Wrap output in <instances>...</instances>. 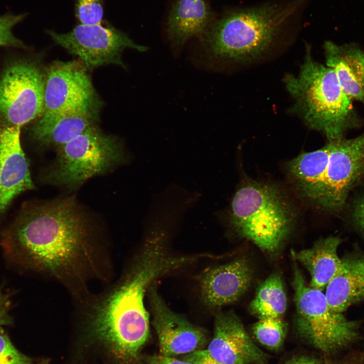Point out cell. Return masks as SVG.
<instances>
[{
	"label": "cell",
	"instance_id": "cell-8",
	"mask_svg": "<svg viewBox=\"0 0 364 364\" xmlns=\"http://www.w3.org/2000/svg\"><path fill=\"white\" fill-rule=\"evenodd\" d=\"M296 263L292 282L300 333L315 348L334 351L357 336V326L342 313L332 310L322 291L307 286Z\"/></svg>",
	"mask_w": 364,
	"mask_h": 364
},
{
	"label": "cell",
	"instance_id": "cell-21",
	"mask_svg": "<svg viewBox=\"0 0 364 364\" xmlns=\"http://www.w3.org/2000/svg\"><path fill=\"white\" fill-rule=\"evenodd\" d=\"M287 307V298L281 275L275 272L258 287L251 302V312L258 319L267 317H282Z\"/></svg>",
	"mask_w": 364,
	"mask_h": 364
},
{
	"label": "cell",
	"instance_id": "cell-25",
	"mask_svg": "<svg viewBox=\"0 0 364 364\" xmlns=\"http://www.w3.org/2000/svg\"><path fill=\"white\" fill-rule=\"evenodd\" d=\"M76 14L81 24H101L103 16L102 0H77Z\"/></svg>",
	"mask_w": 364,
	"mask_h": 364
},
{
	"label": "cell",
	"instance_id": "cell-20",
	"mask_svg": "<svg viewBox=\"0 0 364 364\" xmlns=\"http://www.w3.org/2000/svg\"><path fill=\"white\" fill-rule=\"evenodd\" d=\"M340 243L339 238L330 236L293 254L309 271L311 277L309 287L323 291L337 272L342 261L337 253Z\"/></svg>",
	"mask_w": 364,
	"mask_h": 364
},
{
	"label": "cell",
	"instance_id": "cell-6",
	"mask_svg": "<svg viewBox=\"0 0 364 364\" xmlns=\"http://www.w3.org/2000/svg\"><path fill=\"white\" fill-rule=\"evenodd\" d=\"M225 214L240 235L269 253L278 250L286 238L294 216L278 188L256 181L239 187Z\"/></svg>",
	"mask_w": 364,
	"mask_h": 364
},
{
	"label": "cell",
	"instance_id": "cell-15",
	"mask_svg": "<svg viewBox=\"0 0 364 364\" xmlns=\"http://www.w3.org/2000/svg\"><path fill=\"white\" fill-rule=\"evenodd\" d=\"M252 277L250 264L244 259L207 269L199 280L202 301L211 308L232 303L247 291Z\"/></svg>",
	"mask_w": 364,
	"mask_h": 364
},
{
	"label": "cell",
	"instance_id": "cell-3",
	"mask_svg": "<svg viewBox=\"0 0 364 364\" xmlns=\"http://www.w3.org/2000/svg\"><path fill=\"white\" fill-rule=\"evenodd\" d=\"M306 0L269 3L225 14L200 36L207 51L224 61L247 62L261 57Z\"/></svg>",
	"mask_w": 364,
	"mask_h": 364
},
{
	"label": "cell",
	"instance_id": "cell-17",
	"mask_svg": "<svg viewBox=\"0 0 364 364\" xmlns=\"http://www.w3.org/2000/svg\"><path fill=\"white\" fill-rule=\"evenodd\" d=\"M96 111L41 115L31 129L32 138L41 145L57 149L95 125Z\"/></svg>",
	"mask_w": 364,
	"mask_h": 364
},
{
	"label": "cell",
	"instance_id": "cell-1",
	"mask_svg": "<svg viewBox=\"0 0 364 364\" xmlns=\"http://www.w3.org/2000/svg\"><path fill=\"white\" fill-rule=\"evenodd\" d=\"M93 235L86 216L68 197L30 207L3 243L9 255L78 289L97 267Z\"/></svg>",
	"mask_w": 364,
	"mask_h": 364
},
{
	"label": "cell",
	"instance_id": "cell-27",
	"mask_svg": "<svg viewBox=\"0 0 364 364\" xmlns=\"http://www.w3.org/2000/svg\"><path fill=\"white\" fill-rule=\"evenodd\" d=\"M145 360L147 364H192L182 359H178L174 357L161 354L148 356Z\"/></svg>",
	"mask_w": 364,
	"mask_h": 364
},
{
	"label": "cell",
	"instance_id": "cell-12",
	"mask_svg": "<svg viewBox=\"0 0 364 364\" xmlns=\"http://www.w3.org/2000/svg\"><path fill=\"white\" fill-rule=\"evenodd\" d=\"M154 287L149 289L148 295L160 354L174 357L204 349L208 340L206 332L172 311Z\"/></svg>",
	"mask_w": 364,
	"mask_h": 364
},
{
	"label": "cell",
	"instance_id": "cell-9",
	"mask_svg": "<svg viewBox=\"0 0 364 364\" xmlns=\"http://www.w3.org/2000/svg\"><path fill=\"white\" fill-rule=\"evenodd\" d=\"M44 76L32 63L7 67L0 77V125L21 127L44 109Z\"/></svg>",
	"mask_w": 364,
	"mask_h": 364
},
{
	"label": "cell",
	"instance_id": "cell-28",
	"mask_svg": "<svg viewBox=\"0 0 364 364\" xmlns=\"http://www.w3.org/2000/svg\"><path fill=\"white\" fill-rule=\"evenodd\" d=\"M352 214L355 222L364 232V197L355 203Z\"/></svg>",
	"mask_w": 364,
	"mask_h": 364
},
{
	"label": "cell",
	"instance_id": "cell-11",
	"mask_svg": "<svg viewBox=\"0 0 364 364\" xmlns=\"http://www.w3.org/2000/svg\"><path fill=\"white\" fill-rule=\"evenodd\" d=\"M86 69L75 61L57 62L49 67L41 115L96 111L97 97Z\"/></svg>",
	"mask_w": 364,
	"mask_h": 364
},
{
	"label": "cell",
	"instance_id": "cell-13",
	"mask_svg": "<svg viewBox=\"0 0 364 364\" xmlns=\"http://www.w3.org/2000/svg\"><path fill=\"white\" fill-rule=\"evenodd\" d=\"M223 364H266L268 355L250 337L233 311L219 312L214 318V334L206 349Z\"/></svg>",
	"mask_w": 364,
	"mask_h": 364
},
{
	"label": "cell",
	"instance_id": "cell-7",
	"mask_svg": "<svg viewBox=\"0 0 364 364\" xmlns=\"http://www.w3.org/2000/svg\"><path fill=\"white\" fill-rule=\"evenodd\" d=\"M56 151L48 178L53 184L71 189L78 188L93 176L108 172L126 159L123 146L117 138L104 134L95 125Z\"/></svg>",
	"mask_w": 364,
	"mask_h": 364
},
{
	"label": "cell",
	"instance_id": "cell-18",
	"mask_svg": "<svg viewBox=\"0 0 364 364\" xmlns=\"http://www.w3.org/2000/svg\"><path fill=\"white\" fill-rule=\"evenodd\" d=\"M214 20L205 0H177L168 18L169 38L173 44L182 45L193 36H200Z\"/></svg>",
	"mask_w": 364,
	"mask_h": 364
},
{
	"label": "cell",
	"instance_id": "cell-29",
	"mask_svg": "<svg viewBox=\"0 0 364 364\" xmlns=\"http://www.w3.org/2000/svg\"><path fill=\"white\" fill-rule=\"evenodd\" d=\"M284 364H321L317 359L307 355L295 356L285 361Z\"/></svg>",
	"mask_w": 364,
	"mask_h": 364
},
{
	"label": "cell",
	"instance_id": "cell-10",
	"mask_svg": "<svg viewBox=\"0 0 364 364\" xmlns=\"http://www.w3.org/2000/svg\"><path fill=\"white\" fill-rule=\"evenodd\" d=\"M47 32L57 44L77 56L86 68L89 69L110 64L125 67L121 59L124 49L140 52L148 49L134 43L124 33L101 24H80L66 33H57L52 30Z\"/></svg>",
	"mask_w": 364,
	"mask_h": 364
},
{
	"label": "cell",
	"instance_id": "cell-30",
	"mask_svg": "<svg viewBox=\"0 0 364 364\" xmlns=\"http://www.w3.org/2000/svg\"><path fill=\"white\" fill-rule=\"evenodd\" d=\"M326 364H354V363H352V362H350V361L349 362V361H347V362L327 361Z\"/></svg>",
	"mask_w": 364,
	"mask_h": 364
},
{
	"label": "cell",
	"instance_id": "cell-23",
	"mask_svg": "<svg viewBox=\"0 0 364 364\" xmlns=\"http://www.w3.org/2000/svg\"><path fill=\"white\" fill-rule=\"evenodd\" d=\"M253 333L258 341L270 349H279L284 340L286 327L280 317L259 318L254 325Z\"/></svg>",
	"mask_w": 364,
	"mask_h": 364
},
{
	"label": "cell",
	"instance_id": "cell-14",
	"mask_svg": "<svg viewBox=\"0 0 364 364\" xmlns=\"http://www.w3.org/2000/svg\"><path fill=\"white\" fill-rule=\"evenodd\" d=\"M20 126L0 125V215L21 193L33 188Z\"/></svg>",
	"mask_w": 364,
	"mask_h": 364
},
{
	"label": "cell",
	"instance_id": "cell-24",
	"mask_svg": "<svg viewBox=\"0 0 364 364\" xmlns=\"http://www.w3.org/2000/svg\"><path fill=\"white\" fill-rule=\"evenodd\" d=\"M26 13H7L0 15V47H20L22 44L12 30L26 17Z\"/></svg>",
	"mask_w": 364,
	"mask_h": 364
},
{
	"label": "cell",
	"instance_id": "cell-19",
	"mask_svg": "<svg viewBox=\"0 0 364 364\" xmlns=\"http://www.w3.org/2000/svg\"><path fill=\"white\" fill-rule=\"evenodd\" d=\"M325 294L330 308L338 312L343 313L352 304L364 301V258L342 259Z\"/></svg>",
	"mask_w": 364,
	"mask_h": 364
},
{
	"label": "cell",
	"instance_id": "cell-26",
	"mask_svg": "<svg viewBox=\"0 0 364 364\" xmlns=\"http://www.w3.org/2000/svg\"><path fill=\"white\" fill-rule=\"evenodd\" d=\"M181 359L192 364H223L213 358L206 349L185 354L181 357Z\"/></svg>",
	"mask_w": 364,
	"mask_h": 364
},
{
	"label": "cell",
	"instance_id": "cell-5",
	"mask_svg": "<svg viewBox=\"0 0 364 364\" xmlns=\"http://www.w3.org/2000/svg\"><path fill=\"white\" fill-rule=\"evenodd\" d=\"M284 82L294 101L293 110L328 142L340 140L348 131L361 126L353 101L342 89L334 70L314 61L308 50L299 73L288 75Z\"/></svg>",
	"mask_w": 364,
	"mask_h": 364
},
{
	"label": "cell",
	"instance_id": "cell-2",
	"mask_svg": "<svg viewBox=\"0 0 364 364\" xmlns=\"http://www.w3.org/2000/svg\"><path fill=\"white\" fill-rule=\"evenodd\" d=\"M166 238L151 234L140 254L119 282L87 310L92 333L119 358L136 357L149 335L146 292L154 279L187 263L185 256L169 255Z\"/></svg>",
	"mask_w": 364,
	"mask_h": 364
},
{
	"label": "cell",
	"instance_id": "cell-16",
	"mask_svg": "<svg viewBox=\"0 0 364 364\" xmlns=\"http://www.w3.org/2000/svg\"><path fill=\"white\" fill-rule=\"evenodd\" d=\"M326 66L332 68L345 94L364 106V50L355 42L324 44Z\"/></svg>",
	"mask_w": 364,
	"mask_h": 364
},
{
	"label": "cell",
	"instance_id": "cell-22",
	"mask_svg": "<svg viewBox=\"0 0 364 364\" xmlns=\"http://www.w3.org/2000/svg\"><path fill=\"white\" fill-rule=\"evenodd\" d=\"M10 305L8 295L0 290V364H32L29 357L14 346L3 329L10 320Z\"/></svg>",
	"mask_w": 364,
	"mask_h": 364
},
{
	"label": "cell",
	"instance_id": "cell-4",
	"mask_svg": "<svg viewBox=\"0 0 364 364\" xmlns=\"http://www.w3.org/2000/svg\"><path fill=\"white\" fill-rule=\"evenodd\" d=\"M364 173V132L344 138L296 158L293 176L296 190L320 208L337 212L352 186Z\"/></svg>",
	"mask_w": 364,
	"mask_h": 364
}]
</instances>
